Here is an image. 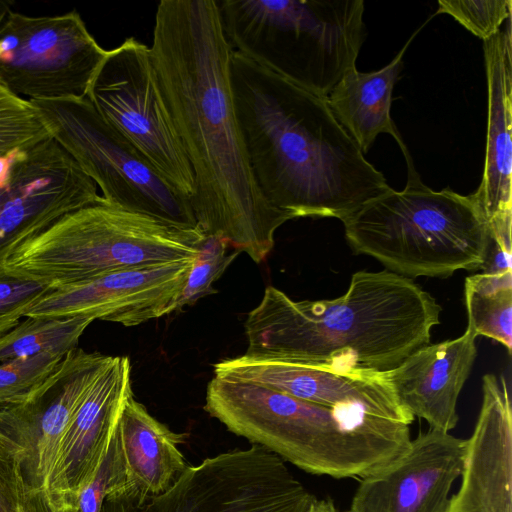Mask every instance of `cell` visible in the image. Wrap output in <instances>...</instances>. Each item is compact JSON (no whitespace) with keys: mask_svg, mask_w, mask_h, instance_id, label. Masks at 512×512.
I'll list each match as a JSON object with an SVG mask.
<instances>
[{"mask_svg":"<svg viewBox=\"0 0 512 512\" xmlns=\"http://www.w3.org/2000/svg\"><path fill=\"white\" fill-rule=\"evenodd\" d=\"M229 46L218 0H162L149 55L155 85L189 161L191 206L205 235L254 262L293 218L263 197L251 171L234 103Z\"/></svg>","mask_w":512,"mask_h":512,"instance_id":"obj_1","label":"cell"},{"mask_svg":"<svg viewBox=\"0 0 512 512\" xmlns=\"http://www.w3.org/2000/svg\"><path fill=\"white\" fill-rule=\"evenodd\" d=\"M230 75L251 171L273 208L343 221L391 188L326 98L234 51Z\"/></svg>","mask_w":512,"mask_h":512,"instance_id":"obj_2","label":"cell"},{"mask_svg":"<svg viewBox=\"0 0 512 512\" xmlns=\"http://www.w3.org/2000/svg\"><path fill=\"white\" fill-rule=\"evenodd\" d=\"M442 308L411 278L361 270L340 297L290 298L266 287L244 322L247 355L389 371L430 343Z\"/></svg>","mask_w":512,"mask_h":512,"instance_id":"obj_3","label":"cell"},{"mask_svg":"<svg viewBox=\"0 0 512 512\" xmlns=\"http://www.w3.org/2000/svg\"><path fill=\"white\" fill-rule=\"evenodd\" d=\"M204 409L229 432L314 475L361 480L403 448L399 424L369 406L323 405L245 381L214 376Z\"/></svg>","mask_w":512,"mask_h":512,"instance_id":"obj_4","label":"cell"},{"mask_svg":"<svg viewBox=\"0 0 512 512\" xmlns=\"http://www.w3.org/2000/svg\"><path fill=\"white\" fill-rule=\"evenodd\" d=\"M407 171L404 189L390 188L342 221L351 249L407 278L481 270L490 232L475 196L432 190L415 167Z\"/></svg>","mask_w":512,"mask_h":512,"instance_id":"obj_5","label":"cell"},{"mask_svg":"<svg viewBox=\"0 0 512 512\" xmlns=\"http://www.w3.org/2000/svg\"><path fill=\"white\" fill-rule=\"evenodd\" d=\"M224 36L240 53L327 98L356 66L363 0H218Z\"/></svg>","mask_w":512,"mask_h":512,"instance_id":"obj_6","label":"cell"},{"mask_svg":"<svg viewBox=\"0 0 512 512\" xmlns=\"http://www.w3.org/2000/svg\"><path fill=\"white\" fill-rule=\"evenodd\" d=\"M205 234L102 199L68 213L7 259L9 276L63 289L101 275L194 258Z\"/></svg>","mask_w":512,"mask_h":512,"instance_id":"obj_7","label":"cell"},{"mask_svg":"<svg viewBox=\"0 0 512 512\" xmlns=\"http://www.w3.org/2000/svg\"><path fill=\"white\" fill-rule=\"evenodd\" d=\"M29 101L53 139L100 188L106 201L173 225L199 228L190 200L166 182L87 97Z\"/></svg>","mask_w":512,"mask_h":512,"instance_id":"obj_8","label":"cell"},{"mask_svg":"<svg viewBox=\"0 0 512 512\" xmlns=\"http://www.w3.org/2000/svg\"><path fill=\"white\" fill-rule=\"evenodd\" d=\"M316 497L280 457L258 445L188 465L164 493L106 495L101 512H307Z\"/></svg>","mask_w":512,"mask_h":512,"instance_id":"obj_9","label":"cell"},{"mask_svg":"<svg viewBox=\"0 0 512 512\" xmlns=\"http://www.w3.org/2000/svg\"><path fill=\"white\" fill-rule=\"evenodd\" d=\"M107 51L76 10L28 16L12 9L0 27V83L27 100L84 98Z\"/></svg>","mask_w":512,"mask_h":512,"instance_id":"obj_10","label":"cell"},{"mask_svg":"<svg viewBox=\"0 0 512 512\" xmlns=\"http://www.w3.org/2000/svg\"><path fill=\"white\" fill-rule=\"evenodd\" d=\"M87 98L99 115L191 202L193 172L155 85L149 47L128 37L108 50Z\"/></svg>","mask_w":512,"mask_h":512,"instance_id":"obj_11","label":"cell"},{"mask_svg":"<svg viewBox=\"0 0 512 512\" xmlns=\"http://www.w3.org/2000/svg\"><path fill=\"white\" fill-rule=\"evenodd\" d=\"M102 199L53 139L0 156V279L14 251L64 215Z\"/></svg>","mask_w":512,"mask_h":512,"instance_id":"obj_12","label":"cell"},{"mask_svg":"<svg viewBox=\"0 0 512 512\" xmlns=\"http://www.w3.org/2000/svg\"><path fill=\"white\" fill-rule=\"evenodd\" d=\"M109 357L76 348L21 401L0 406V429L22 450L25 481L48 502L49 478L62 436Z\"/></svg>","mask_w":512,"mask_h":512,"instance_id":"obj_13","label":"cell"},{"mask_svg":"<svg viewBox=\"0 0 512 512\" xmlns=\"http://www.w3.org/2000/svg\"><path fill=\"white\" fill-rule=\"evenodd\" d=\"M193 259L117 270L48 290L25 317L87 315L126 327L143 324L176 311Z\"/></svg>","mask_w":512,"mask_h":512,"instance_id":"obj_14","label":"cell"},{"mask_svg":"<svg viewBox=\"0 0 512 512\" xmlns=\"http://www.w3.org/2000/svg\"><path fill=\"white\" fill-rule=\"evenodd\" d=\"M133 395L127 356H110L72 416L48 485L54 512H74L101 466L126 400Z\"/></svg>","mask_w":512,"mask_h":512,"instance_id":"obj_15","label":"cell"},{"mask_svg":"<svg viewBox=\"0 0 512 512\" xmlns=\"http://www.w3.org/2000/svg\"><path fill=\"white\" fill-rule=\"evenodd\" d=\"M464 454L465 440L420 432L403 454L359 480L348 512H446Z\"/></svg>","mask_w":512,"mask_h":512,"instance_id":"obj_16","label":"cell"},{"mask_svg":"<svg viewBox=\"0 0 512 512\" xmlns=\"http://www.w3.org/2000/svg\"><path fill=\"white\" fill-rule=\"evenodd\" d=\"M214 376L262 385L323 405L362 404L413 417L400 404L388 371L330 367L243 354L216 363Z\"/></svg>","mask_w":512,"mask_h":512,"instance_id":"obj_17","label":"cell"},{"mask_svg":"<svg viewBox=\"0 0 512 512\" xmlns=\"http://www.w3.org/2000/svg\"><path fill=\"white\" fill-rule=\"evenodd\" d=\"M482 396L465 440L461 484L446 512H512V407L505 378L485 374Z\"/></svg>","mask_w":512,"mask_h":512,"instance_id":"obj_18","label":"cell"},{"mask_svg":"<svg viewBox=\"0 0 512 512\" xmlns=\"http://www.w3.org/2000/svg\"><path fill=\"white\" fill-rule=\"evenodd\" d=\"M512 39L504 30L483 41L488 115L483 177L473 193L488 222L492 242L511 249L512 227Z\"/></svg>","mask_w":512,"mask_h":512,"instance_id":"obj_19","label":"cell"},{"mask_svg":"<svg viewBox=\"0 0 512 512\" xmlns=\"http://www.w3.org/2000/svg\"><path fill=\"white\" fill-rule=\"evenodd\" d=\"M184 440V434L172 431L129 396L109 445L110 492L144 499L167 491L189 465L179 448Z\"/></svg>","mask_w":512,"mask_h":512,"instance_id":"obj_20","label":"cell"},{"mask_svg":"<svg viewBox=\"0 0 512 512\" xmlns=\"http://www.w3.org/2000/svg\"><path fill=\"white\" fill-rule=\"evenodd\" d=\"M475 340L466 329L460 337L419 348L388 371L400 404L429 429L449 433L456 427L458 397L477 356Z\"/></svg>","mask_w":512,"mask_h":512,"instance_id":"obj_21","label":"cell"},{"mask_svg":"<svg viewBox=\"0 0 512 512\" xmlns=\"http://www.w3.org/2000/svg\"><path fill=\"white\" fill-rule=\"evenodd\" d=\"M416 33L394 59L380 70L360 72L356 66L350 68L326 98L335 118L363 154L370 149L379 134L387 133L394 137L405 159H411L391 118L390 109L403 55Z\"/></svg>","mask_w":512,"mask_h":512,"instance_id":"obj_22","label":"cell"},{"mask_svg":"<svg viewBox=\"0 0 512 512\" xmlns=\"http://www.w3.org/2000/svg\"><path fill=\"white\" fill-rule=\"evenodd\" d=\"M467 329L477 338L485 336L512 350V271L477 273L464 284Z\"/></svg>","mask_w":512,"mask_h":512,"instance_id":"obj_23","label":"cell"},{"mask_svg":"<svg viewBox=\"0 0 512 512\" xmlns=\"http://www.w3.org/2000/svg\"><path fill=\"white\" fill-rule=\"evenodd\" d=\"M93 321L87 315L25 317L0 337V363L41 353L66 355L76 349L80 337Z\"/></svg>","mask_w":512,"mask_h":512,"instance_id":"obj_24","label":"cell"},{"mask_svg":"<svg viewBox=\"0 0 512 512\" xmlns=\"http://www.w3.org/2000/svg\"><path fill=\"white\" fill-rule=\"evenodd\" d=\"M51 138V130L37 107L0 83V156Z\"/></svg>","mask_w":512,"mask_h":512,"instance_id":"obj_25","label":"cell"},{"mask_svg":"<svg viewBox=\"0 0 512 512\" xmlns=\"http://www.w3.org/2000/svg\"><path fill=\"white\" fill-rule=\"evenodd\" d=\"M21 448L0 429V512H54L27 485Z\"/></svg>","mask_w":512,"mask_h":512,"instance_id":"obj_26","label":"cell"},{"mask_svg":"<svg viewBox=\"0 0 512 512\" xmlns=\"http://www.w3.org/2000/svg\"><path fill=\"white\" fill-rule=\"evenodd\" d=\"M227 241L216 235H205L193 259L176 311L217 292L213 283L221 277L239 252L228 253Z\"/></svg>","mask_w":512,"mask_h":512,"instance_id":"obj_27","label":"cell"},{"mask_svg":"<svg viewBox=\"0 0 512 512\" xmlns=\"http://www.w3.org/2000/svg\"><path fill=\"white\" fill-rule=\"evenodd\" d=\"M64 356L41 353L0 363V406L21 401L54 372Z\"/></svg>","mask_w":512,"mask_h":512,"instance_id":"obj_28","label":"cell"},{"mask_svg":"<svg viewBox=\"0 0 512 512\" xmlns=\"http://www.w3.org/2000/svg\"><path fill=\"white\" fill-rule=\"evenodd\" d=\"M511 0H439L436 14L452 16L474 35L486 41L511 17Z\"/></svg>","mask_w":512,"mask_h":512,"instance_id":"obj_29","label":"cell"},{"mask_svg":"<svg viewBox=\"0 0 512 512\" xmlns=\"http://www.w3.org/2000/svg\"><path fill=\"white\" fill-rule=\"evenodd\" d=\"M48 287L7 275L0 279V337L20 323Z\"/></svg>","mask_w":512,"mask_h":512,"instance_id":"obj_30","label":"cell"},{"mask_svg":"<svg viewBox=\"0 0 512 512\" xmlns=\"http://www.w3.org/2000/svg\"><path fill=\"white\" fill-rule=\"evenodd\" d=\"M112 479V462L109 451H107L96 475L80 492L74 512H101L105 497L109 493Z\"/></svg>","mask_w":512,"mask_h":512,"instance_id":"obj_31","label":"cell"},{"mask_svg":"<svg viewBox=\"0 0 512 512\" xmlns=\"http://www.w3.org/2000/svg\"><path fill=\"white\" fill-rule=\"evenodd\" d=\"M307 512H337L334 503L330 499H316Z\"/></svg>","mask_w":512,"mask_h":512,"instance_id":"obj_32","label":"cell"},{"mask_svg":"<svg viewBox=\"0 0 512 512\" xmlns=\"http://www.w3.org/2000/svg\"><path fill=\"white\" fill-rule=\"evenodd\" d=\"M12 2L0 0V27L8 13L12 10Z\"/></svg>","mask_w":512,"mask_h":512,"instance_id":"obj_33","label":"cell"}]
</instances>
